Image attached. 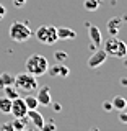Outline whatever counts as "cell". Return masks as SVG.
<instances>
[{
    "label": "cell",
    "instance_id": "cell-3",
    "mask_svg": "<svg viewBox=\"0 0 127 131\" xmlns=\"http://www.w3.org/2000/svg\"><path fill=\"white\" fill-rule=\"evenodd\" d=\"M13 85L18 89V92H34L38 89V79L31 75L30 72H21L15 75Z\"/></svg>",
    "mask_w": 127,
    "mask_h": 131
},
{
    "label": "cell",
    "instance_id": "cell-24",
    "mask_svg": "<svg viewBox=\"0 0 127 131\" xmlns=\"http://www.w3.org/2000/svg\"><path fill=\"white\" fill-rule=\"evenodd\" d=\"M0 131H15V128L10 121H7V123H3V125H0Z\"/></svg>",
    "mask_w": 127,
    "mask_h": 131
},
{
    "label": "cell",
    "instance_id": "cell-14",
    "mask_svg": "<svg viewBox=\"0 0 127 131\" xmlns=\"http://www.w3.org/2000/svg\"><path fill=\"white\" fill-rule=\"evenodd\" d=\"M15 82V75L10 72H2L0 74V89L7 87V85H13Z\"/></svg>",
    "mask_w": 127,
    "mask_h": 131
},
{
    "label": "cell",
    "instance_id": "cell-25",
    "mask_svg": "<svg viewBox=\"0 0 127 131\" xmlns=\"http://www.w3.org/2000/svg\"><path fill=\"white\" fill-rule=\"evenodd\" d=\"M49 106H52V110H54V112H55V113H59V112H62V105H60V103H59V102H54V103H52V102H51V105H49Z\"/></svg>",
    "mask_w": 127,
    "mask_h": 131
},
{
    "label": "cell",
    "instance_id": "cell-2",
    "mask_svg": "<svg viewBox=\"0 0 127 131\" xmlns=\"http://www.w3.org/2000/svg\"><path fill=\"white\" fill-rule=\"evenodd\" d=\"M8 36L10 39H13L15 43H24L33 36V31L30 30L26 23L23 21H13L10 25V30H8Z\"/></svg>",
    "mask_w": 127,
    "mask_h": 131
},
{
    "label": "cell",
    "instance_id": "cell-16",
    "mask_svg": "<svg viewBox=\"0 0 127 131\" xmlns=\"http://www.w3.org/2000/svg\"><path fill=\"white\" fill-rule=\"evenodd\" d=\"M111 103H112V108L114 110H125V106H127V100L124 97H114L112 100H111Z\"/></svg>",
    "mask_w": 127,
    "mask_h": 131
},
{
    "label": "cell",
    "instance_id": "cell-11",
    "mask_svg": "<svg viewBox=\"0 0 127 131\" xmlns=\"http://www.w3.org/2000/svg\"><path fill=\"white\" fill-rule=\"evenodd\" d=\"M77 33L68 26H60L57 28V39L59 41H70V39H75Z\"/></svg>",
    "mask_w": 127,
    "mask_h": 131
},
{
    "label": "cell",
    "instance_id": "cell-8",
    "mask_svg": "<svg viewBox=\"0 0 127 131\" xmlns=\"http://www.w3.org/2000/svg\"><path fill=\"white\" fill-rule=\"evenodd\" d=\"M36 100H38V103L41 106H49V105H51L52 98H51V89H49V85H43V87L38 90V93H36Z\"/></svg>",
    "mask_w": 127,
    "mask_h": 131
},
{
    "label": "cell",
    "instance_id": "cell-32",
    "mask_svg": "<svg viewBox=\"0 0 127 131\" xmlns=\"http://www.w3.org/2000/svg\"><path fill=\"white\" fill-rule=\"evenodd\" d=\"M91 131H100V129H98V128H91Z\"/></svg>",
    "mask_w": 127,
    "mask_h": 131
},
{
    "label": "cell",
    "instance_id": "cell-13",
    "mask_svg": "<svg viewBox=\"0 0 127 131\" xmlns=\"http://www.w3.org/2000/svg\"><path fill=\"white\" fill-rule=\"evenodd\" d=\"M117 36H111L109 39H106L104 41V46H103V49L106 51V54L108 56H116V49H117Z\"/></svg>",
    "mask_w": 127,
    "mask_h": 131
},
{
    "label": "cell",
    "instance_id": "cell-10",
    "mask_svg": "<svg viewBox=\"0 0 127 131\" xmlns=\"http://www.w3.org/2000/svg\"><path fill=\"white\" fill-rule=\"evenodd\" d=\"M108 33L111 36H117L121 31V26H122V18H119V16H112V18H109L108 21Z\"/></svg>",
    "mask_w": 127,
    "mask_h": 131
},
{
    "label": "cell",
    "instance_id": "cell-17",
    "mask_svg": "<svg viewBox=\"0 0 127 131\" xmlns=\"http://www.w3.org/2000/svg\"><path fill=\"white\" fill-rule=\"evenodd\" d=\"M10 110H11V100L8 97H5V95L0 97V112L8 115V113H10Z\"/></svg>",
    "mask_w": 127,
    "mask_h": 131
},
{
    "label": "cell",
    "instance_id": "cell-1",
    "mask_svg": "<svg viewBox=\"0 0 127 131\" xmlns=\"http://www.w3.org/2000/svg\"><path fill=\"white\" fill-rule=\"evenodd\" d=\"M24 67H26V72H30L31 75L41 77V75H44V74L47 72L49 62H47V59L43 54H36V52H34V54H31L26 59Z\"/></svg>",
    "mask_w": 127,
    "mask_h": 131
},
{
    "label": "cell",
    "instance_id": "cell-29",
    "mask_svg": "<svg viewBox=\"0 0 127 131\" xmlns=\"http://www.w3.org/2000/svg\"><path fill=\"white\" fill-rule=\"evenodd\" d=\"M5 13H7V8L2 5V3H0V20H3L5 18Z\"/></svg>",
    "mask_w": 127,
    "mask_h": 131
},
{
    "label": "cell",
    "instance_id": "cell-6",
    "mask_svg": "<svg viewBox=\"0 0 127 131\" xmlns=\"http://www.w3.org/2000/svg\"><path fill=\"white\" fill-rule=\"evenodd\" d=\"M10 113L13 115L15 118H23V116H26V113H28V106L24 105V100L21 97H16L11 100V110H10Z\"/></svg>",
    "mask_w": 127,
    "mask_h": 131
},
{
    "label": "cell",
    "instance_id": "cell-28",
    "mask_svg": "<svg viewBox=\"0 0 127 131\" xmlns=\"http://www.w3.org/2000/svg\"><path fill=\"white\" fill-rule=\"evenodd\" d=\"M119 121L121 123H127V113L124 110H121V115H119Z\"/></svg>",
    "mask_w": 127,
    "mask_h": 131
},
{
    "label": "cell",
    "instance_id": "cell-9",
    "mask_svg": "<svg viewBox=\"0 0 127 131\" xmlns=\"http://www.w3.org/2000/svg\"><path fill=\"white\" fill-rule=\"evenodd\" d=\"M88 33H90V39H91V44L95 48H101V44H103V36H101V30L95 25L88 23Z\"/></svg>",
    "mask_w": 127,
    "mask_h": 131
},
{
    "label": "cell",
    "instance_id": "cell-23",
    "mask_svg": "<svg viewBox=\"0 0 127 131\" xmlns=\"http://www.w3.org/2000/svg\"><path fill=\"white\" fill-rule=\"evenodd\" d=\"M55 129H57V126H55L54 120H49L47 123L44 121L43 126H41V131H55Z\"/></svg>",
    "mask_w": 127,
    "mask_h": 131
},
{
    "label": "cell",
    "instance_id": "cell-27",
    "mask_svg": "<svg viewBox=\"0 0 127 131\" xmlns=\"http://www.w3.org/2000/svg\"><path fill=\"white\" fill-rule=\"evenodd\" d=\"M103 110H104V112H112V103H111V102H104V103H103Z\"/></svg>",
    "mask_w": 127,
    "mask_h": 131
},
{
    "label": "cell",
    "instance_id": "cell-4",
    "mask_svg": "<svg viewBox=\"0 0 127 131\" xmlns=\"http://www.w3.org/2000/svg\"><path fill=\"white\" fill-rule=\"evenodd\" d=\"M36 39L41 44H46V46H52L57 41V28L52 25H41L36 30Z\"/></svg>",
    "mask_w": 127,
    "mask_h": 131
},
{
    "label": "cell",
    "instance_id": "cell-15",
    "mask_svg": "<svg viewBox=\"0 0 127 131\" xmlns=\"http://www.w3.org/2000/svg\"><path fill=\"white\" fill-rule=\"evenodd\" d=\"M23 100H24V105L28 106V110H38L39 103H38V100H36V95H31V93H28V95L24 97Z\"/></svg>",
    "mask_w": 127,
    "mask_h": 131
},
{
    "label": "cell",
    "instance_id": "cell-19",
    "mask_svg": "<svg viewBox=\"0 0 127 131\" xmlns=\"http://www.w3.org/2000/svg\"><path fill=\"white\" fill-rule=\"evenodd\" d=\"M125 54H127V44H125L122 39H119V41H117V49H116V56H114V57L124 59Z\"/></svg>",
    "mask_w": 127,
    "mask_h": 131
},
{
    "label": "cell",
    "instance_id": "cell-5",
    "mask_svg": "<svg viewBox=\"0 0 127 131\" xmlns=\"http://www.w3.org/2000/svg\"><path fill=\"white\" fill-rule=\"evenodd\" d=\"M106 59H108V54H106V51L100 48V49H96V51L88 57L87 66H88L90 69H96V67H100V66H103V64L106 62Z\"/></svg>",
    "mask_w": 127,
    "mask_h": 131
},
{
    "label": "cell",
    "instance_id": "cell-7",
    "mask_svg": "<svg viewBox=\"0 0 127 131\" xmlns=\"http://www.w3.org/2000/svg\"><path fill=\"white\" fill-rule=\"evenodd\" d=\"M47 72H49V75H52V77H68L70 75V69L64 62H55L54 66L47 67Z\"/></svg>",
    "mask_w": 127,
    "mask_h": 131
},
{
    "label": "cell",
    "instance_id": "cell-30",
    "mask_svg": "<svg viewBox=\"0 0 127 131\" xmlns=\"http://www.w3.org/2000/svg\"><path fill=\"white\" fill-rule=\"evenodd\" d=\"M121 85H124V87H125V85H127V80L124 79V77H122V79H121Z\"/></svg>",
    "mask_w": 127,
    "mask_h": 131
},
{
    "label": "cell",
    "instance_id": "cell-31",
    "mask_svg": "<svg viewBox=\"0 0 127 131\" xmlns=\"http://www.w3.org/2000/svg\"><path fill=\"white\" fill-rule=\"evenodd\" d=\"M21 131H34V129H31V128H23Z\"/></svg>",
    "mask_w": 127,
    "mask_h": 131
},
{
    "label": "cell",
    "instance_id": "cell-26",
    "mask_svg": "<svg viewBox=\"0 0 127 131\" xmlns=\"http://www.w3.org/2000/svg\"><path fill=\"white\" fill-rule=\"evenodd\" d=\"M11 2H13V5L16 8H21V7L26 5V0H11Z\"/></svg>",
    "mask_w": 127,
    "mask_h": 131
},
{
    "label": "cell",
    "instance_id": "cell-12",
    "mask_svg": "<svg viewBox=\"0 0 127 131\" xmlns=\"http://www.w3.org/2000/svg\"><path fill=\"white\" fill-rule=\"evenodd\" d=\"M26 116H28V120H30L36 128L41 129V126H43V123H44V116L38 112V110H28Z\"/></svg>",
    "mask_w": 127,
    "mask_h": 131
},
{
    "label": "cell",
    "instance_id": "cell-20",
    "mask_svg": "<svg viewBox=\"0 0 127 131\" xmlns=\"http://www.w3.org/2000/svg\"><path fill=\"white\" fill-rule=\"evenodd\" d=\"M30 121L28 120V116H23V118H15L13 121H11V125H13L15 131H21L23 128H26V123Z\"/></svg>",
    "mask_w": 127,
    "mask_h": 131
},
{
    "label": "cell",
    "instance_id": "cell-18",
    "mask_svg": "<svg viewBox=\"0 0 127 131\" xmlns=\"http://www.w3.org/2000/svg\"><path fill=\"white\" fill-rule=\"evenodd\" d=\"M3 95L8 97L10 100H13V98L20 97V93H18V89L15 85H7V87H3Z\"/></svg>",
    "mask_w": 127,
    "mask_h": 131
},
{
    "label": "cell",
    "instance_id": "cell-21",
    "mask_svg": "<svg viewBox=\"0 0 127 131\" xmlns=\"http://www.w3.org/2000/svg\"><path fill=\"white\" fill-rule=\"evenodd\" d=\"M101 2H103V0H85V8H87L88 12H96L98 8H100Z\"/></svg>",
    "mask_w": 127,
    "mask_h": 131
},
{
    "label": "cell",
    "instance_id": "cell-22",
    "mask_svg": "<svg viewBox=\"0 0 127 131\" xmlns=\"http://www.w3.org/2000/svg\"><path fill=\"white\" fill-rule=\"evenodd\" d=\"M54 59H55V62H65V61L68 59V54L65 51H55L54 52Z\"/></svg>",
    "mask_w": 127,
    "mask_h": 131
}]
</instances>
